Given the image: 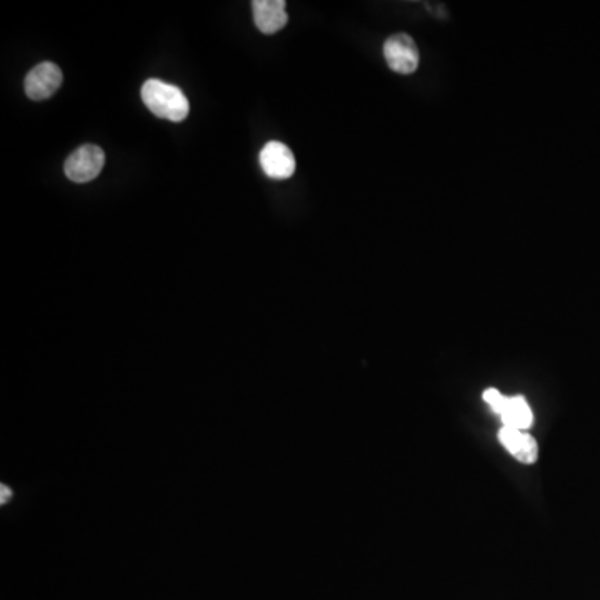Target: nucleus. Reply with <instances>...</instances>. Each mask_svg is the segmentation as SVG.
<instances>
[{
	"label": "nucleus",
	"mask_w": 600,
	"mask_h": 600,
	"mask_svg": "<svg viewBox=\"0 0 600 600\" xmlns=\"http://www.w3.org/2000/svg\"><path fill=\"white\" fill-rule=\"evenodd\" d=\"M384 57L390 69L397 74H414L419 67V49L409 34L390 35L385 40Z\"/></svg>",
	"instance_id": "obj_4"
},
{
	"label": "nucleus",
	"mask_w": 600,
	"mask_h": 600,
	"mask_svg": "<svg viewBox=\"0 0 600 600\" xmlns=\"http://www.w3.org/2000/svg\"><path fill=\"white\" fill-rule=\"evenodd\" d=\"M105 164L104 150L97 145H82L67 157L64 172L72 182L85 184L102 172Z\"/></svg>",
	"instance_id": "obj_3"
},
{
	"label": "nucleus",
	"mask_w": 600,
	"mask_h": 600,
	"mask_svg": "<svg viewBox=\"0 0 600 600\" xmlns=\"http://www.w3.org/2000/svg\"><path fill=\"white\" fill-rule=\"evenodd\" d=\"M62 84V70L54 62L35 65L25 77V94L32 100H45L59 90Z\"/></svg>",
	"instance_id": "obj_5"
},
{
	"label": "nucleus",
	"mask_w": 600,
	"mask_h": 600,
	"mask_svg": "<svg viewBox=\"0 0 600 600\" xmlns=\"http://www.w3.org/2000/svg\"><path fill=\"white\" fill-rule=\"evenodd\" d=\"M140 95L147 109L160 119L182 122L189 115V100L175 85L159 79H150L142 85Z\"/></svg>",
	"instance_id": "obj_1"
},
{
	"label": "nucleus",
	"mask_w": 600,
	"mask_h": 600,
	"mask_svg": "<svg viewBox=\"0 0 600 600\" xmlns=\"http://www.w3.org/2000/svg\"><path fill=\"white\" fill-rule=\"evenodd\" d=\"M484 400L489 404L490 409L494 410L495 414L504 420V425H507V427L525 430L529 429L532 422H534L532 410H530L527 400L522 395H515V397L507 399V397L500 394L499 390L487 389L484 392Z\"/></svg>",
	"instance_id": "obj_2"
},
{
	"label": "nucleus",
	"mask_w": 600,
	"mask_h": 600,
	"mask_svg": "<svg viewBox=\"0 0 600 600\" xmlns=\"http://www.w3.org/2000/svg\"><path fill=\"white\" fill-rule=\"evenodd\" d=\"M254 22L262 34H275L287 25L284 0H255L252 2Z\"/></svg>",
	"instance_id": "obj_7"
},
{
	"label": "nucleus",
	"mask_w": 600,
	"mask_h": 600,
	"mask_svg": "<svg viewBox=\"0 0 600 600\" xmlns=\"http://www.w3.org/2000/svg\"><path fill=\"white\" fill-rule=\"evenodd\" d=\"M0 494H2L0 495V502L5 504V502H7L12 495H14V490L10 489V487H5V485H2V487H0Z\"/></svg>",
	"instance_id": "obj_9"
},
{
	"label": "nucleus",
	"mask_w": 600,
	"mask_h": 600,
	"mask_svg": "<svg viewBox=\"0 0 600 600\" xmlns=\"http://www.w3.org/2000/svg\"><path fill=\"white\" fill-rule=\"evenodd\" d=\"M259 162L264 174L270 179H289L295 172V157L292 150L277 140L264 145V149L260 150Z\"/></svg>",
	"instance_id": "obj_6"
},
{
	"label": "nucleus",
	"mask_w": 600,
	"mask_h": 600,
	"mask_svg": "<svg viewBox=\"0 0 600 600\" xmlns=\"http://www.w3.org/2000/svg\"><path fill=\"white\" fill-rule=\"evenodd\" d=\"M499 440L522 464H534L537 459V442L532 435L525 434L524 430L504 425L499 430Z\"/></svg>",
	"instance_id": "obj_8"
}]
</instances>
